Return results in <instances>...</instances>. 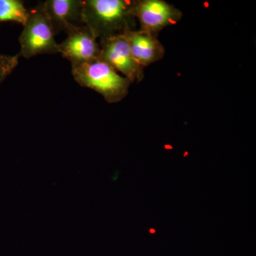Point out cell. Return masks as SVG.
<instances>
[{
	"mask_svg": "<svg viewBox=\"0 0 256 256\" xmlns=\"http://www.w3.org/2000/svg\"><path fill=\"white\" fill-rule=\"evenodd\" d=\"M132 3L126 0H82V24L100 40L134 30Z\"/></svg>",
	"mask_w": 256,
	"mask_h": 256,
	"instance_id": "cell-1",
	"label": "cell"
},
{
	"mask_svg": "<svg viewBox=\"0 0 256 256\" xmlns=\"http://www.w3.org/2000/svg\"><path fill=\"white\" fill-rule=\"evenodd\" d=\"M72 74L79 85L96 90L109 104L124 98L132 84L100 58L72 66Z\"/></svg>",
	"mask_w": 256,
	"mask_h": 256,
	"instance_id": "cell-2",
	"label": "cell"
},
{
	"mask_svg": "<svg viewBox=\"0 0 256 256\" xmlns=\"http://www.w3.org/2000/svg\"><path fill=\"white\" fill-rule=\"evenodd\" d=\"M55 32L42 4L28 12V20L20 35V55L30 58L37 55L58 53Z\"/></svg>",
	"mask_w": 256,
	"mask_h": 256,
	"instance_id": "cell-3",
	"label": "cell"
},
{
	"mask_svg": "<svg viewBox=\"0 0 256 256\" xmlns=\"http://www.w3.org/2000/svg\"><path fill=\"white\" fill-rule=\"evenodd\" d=\"M130 13L139 20L140 30L156 36L166 26L176 24L183 16L181 10L163 0L132 1Z\"/></svg>",
	"mask_w": 256,
	"mask_h": 256,
	"instance_id": "cell-4",
	"label": "cell"
},
{
	"mask_svg": "<svg viewBox=\"0 0 256 256\" xmlns=\"http://www.w3.org/2000/svg\"><path fill=\"white\" fill-rule=\"evenodd\" d=\"M100 58L120 72L131 82H141L144 77L142 66L133 56L130 47L124 34L116 35L102 38L99 43Z\"/></svg>",
	"mask_w": 256,
	"mask_h": 256,
	"instance_id": "cell-5",
	"label": "cell"
},
{
	"mask_svg": "<svg viewBox=\"0 0 256 256\" xmlns=\"http://www.w3.org/2000/svg\"><path fill=\"white\" fill-rule=\"evenodd\" d=\"M67 34V38L58 44V52L70 62L72 66L89 63L100 58V45L86 26H77Z\"/></svg>",
	"mask_w": 256,
	"mask_h": 256,
	"instance_id": "cell-6",
	"label": "cell"
},
{
	"mask_svg": "<svg viewBox=\"0 0 256 256\" xmlns=\"http://www.w3.org/2000/svg\"><path fill=\"white\" fill-rule=\"evenodd\" d=\"M55 34L68 33L77 26H82V0H47L42 3Z\"/></svg>",
	"mask_w": 256,
	"mask_h": 256,
	"instance_id": "cell-7",
	"label": "cell"
},
{
	"mask_svg": "<svg viewBox=\"0 0 256 256\" xmlns=\"http://www.w3.org/2000/svg\"><path fill=\"white\" fill-rule=\"evenodd\" d=\"M134 60L142 68L156 63L164 57V48L156 36L141 30L124 32Z\"/></svg>",
	"mask_w": 256,
	"mask_h": 256,
	"instance_id": "cell-8",
	"label": "cell"
},
{
	"mask_svg": "<svg viewBox=\"0 0 256 256\" xmlns=\"http://www.w3.org/2000/svg\"><path fill=\"white\" fill-rule=\"evenodd\" d=\"M28 11L20 0H0V22H14L24 24Z\"/></svg>",
	"mask_w": 256,
	"mask_h": 256,
	"instance_id": "cell-9",
	"label": "cell"
},
{
	"mask_svg": "<svg viewBox=\"0 0 256 256\" xmlns=\"http://www.w3.org/2000/svg\"><path fill=\"white\" fill-rule=\"evenodd\" d=\"M20 56V54L8 55L0 54V86L16 68Z\"/></svg>",
	"mask_w": 256,
	"mask_h": 256,
	"instance_id": "cell-10",
	"label": "cell"
},
{
	"mask_svg": "<svg viewBox=\"0 0 256 256\" xmlns=\"http://www.w3.org/2000/svg\"><path fill=\"white\" fill-rule=\"evenodd\" d=\"M150 232L151 234H154L156 233V230L153 228L150 229Z\"/></svg>",
	"mask_w": 256,
	"mask_h": 256,
	"instance_id": "cell-11",
	"label": "cell"
}]
</instances>
